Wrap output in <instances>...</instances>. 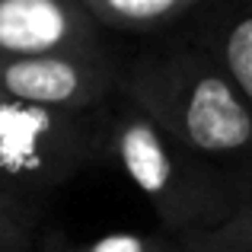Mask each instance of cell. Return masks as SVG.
Returning a JSON list of instances; mask_svg holds the SVG:
<instances>
[{
  "label": "cell",
  "mask_w": 252,
  "mask_h": 252,
  "mask_svg": "<svg viewBox=\"0 0 252 252\" xmlns=\"http://www.w3.org/2000/svg\"><path fill=\"white\" fill-rule=\"evenodd\" d=\"M99 147L144 191L163 230L176 240L223 227L246 195V176H230L179 144L125 96L99 122Z\"/></svg>",
  "instance_id": "cell-1"
},
{
  "label": "cell",
  "mask_w": 252,
  "mask_h": 252,
  "mask_svg": "<svg viewBox=\"0 0 252 252\" xmlns=\"http://www.w3.org/2000/svg\"><path fill=\"white\" fill-rule=\"evenodd\" d=\"M118 90L166 134L211 163H252V109L211 51H154L122 77Z\"/></svg>",
  "instance_id": "cell-2"
},
{
  "label": "cell",
  "mask_w": 252,
  "mask_h": 252,
  "mask_svg": "<svg viewBox=\"0 0 252 252\" xmlns=\"http://www.w3.org/2000/svg\"><path fill=\"white\" fill-rule=\"evenodd\" d=\"M99 150V125L86 115L0 102V189L23 204L51 195Z\"/></svg>",
  "instance_id": "cell-3"
},
{
  "label": "cell",
  "mask_w": 252,
  "mask_h": 252,
  "mask_svg": "<svg viewBox=\"0 0 252 252\" xmlns=\"http://www.w3.org/2000/svg\"><path fill=\"white\" fill-rule=\"evenodd\" d=\"M112 86H122V77L102 48L0 61V93L42 109L86 115L109 96Z\"/></svg>",
  "instance_id": "cell-4"
},
{
  "label": "cell",
  "mask_w": 252,
  "mask_h": 252,
  "mask_svg": "<svg viewBox=\"0 0 252 252\" xmlns=\"http://www.w3.org/2000/svg\"><path fill=\"white\" fill-rule=\"evenodd\" d=\"M93 23L80 0H0V61L96 48Z\"/></svg>",
  "instance_id": "cell-5"
},
{
  "label": "cell",
  "mask_w": 252,
  "mask_h": 252,
  "mask_svg": "<svg viewBox=\"0 0 252 252\" xmlns=\"http://www.w3.org/2000/svg\"><path fill=\"white\" fill-rule=\"evenodd\" d=\"M211 58L252 109V0L223 13L211 38Z\"/></svg>",
  "instance_id": "cell-6"
},
{
  "label": "cell",
  "mask_w": 252,
  "mask_h": 252,
  "mask_svg": "<svg viewBox=\"0 0 252 252\" xmlns=\"http://www.w3.org/2000/svg\"><path fill=\"white\" fill-rule=\"evenodd\" d=\"M93 19L115 29L147 32L189 13L198 0H80Z\"/></svg>",
  "instance_id": "cell-7"
},
{
  "label": "cell",
  "mask_w": 252,
  "mask_h": 252,
  "mask_svg": "<svg viewBox=\"0 0 252 252\" xmlns=\"http://www.w3.org/2000/svg\"><path fill=\"white\" fill-rule=\"evenodd\" d=\"M32 252H182L176 236H147V233H109L93 243H74L64 233H48Z\"/></svg>",
  "instance_id": "cell-8"
},
{
  "label": "cell",
  "mask_w": 252,
  "mask_h": 252,
  "mask_svg": "<svg viewBox=\"0 0 252 252\" xmlns=\"http://www.w3.org/2000/svg\"><path fill=\"white\" fill-rule=\"evenodd\" d=\"M182 252H233L243 246H252V176L246 179V195L243 204L223 227L208 230V233H195V236H182L179 240Z\"/></svg>",
  "instance_id": "cell-9"
},
{
  "label": "cell",
  "mask_w": 252,
  "mask_h": 252,
  "mask_svg": "<svg viewBox=\"0 0 252 252\" xmlns=\"http://www.w3.org/2000/svg\"><path fill=\"white\" fill-rule=\"evenodd\" d=\"M32 214L29 204L0 189V252H29Z\"/></svg>",
  "instance_id": "cell-10"
},
{
  "label": "cell",
  "mask_w": 252,
  "mask_h": 252,
  "mask_svg": "<svg viewBox=\"0 0 252 252\" xmlns=\"http://www.w3.org/2000/svg\"><path fill=\"white\" fill-rule=\"evenodd\" d=\"M233 252H252V246H243V249H233Z\"/></svg>",
  "instance_id": "cell-11"
},
{
  "label": "cell",
  "mask_w": 252,
  "mask_h": 252,
  "mask_svg": "<svg viewBox=\"0 0 252 252\" xmlns=\"http://www.w3.org/2000/svg\"><path fill=\"white\" fill-rule=\"evenodd\" d=\"M0 102H6V96H3V93H0Z\"/></svg>",
  "instance_id": "cell-12"
}]
</instances>
